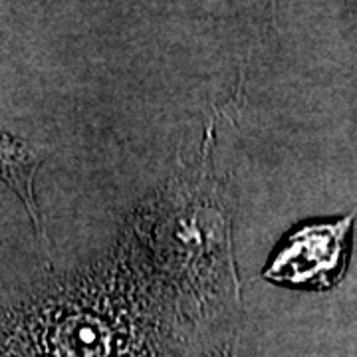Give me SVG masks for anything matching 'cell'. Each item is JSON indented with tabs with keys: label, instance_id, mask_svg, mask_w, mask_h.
<instances>
[{
	"label": "cell",
	"instance_id": "6da1fadb",
	"mask_svg": "<svg viewBox=\"0 0 357 357\" xmlns=\"http://www.w3.org/2000/svg\"><path fill=\"white\" fill-rule=\"evenodd\" d=\"M0 357H178L105 264L0 307Z\"/></svg>",
	"mask_w": 357,
	"mask_h": 357
},
{
	"label": "cell",
	"instance_id": "7a4b0ae2",
	"mask_svg": "<svg viewBox=\"0 0 357 357\" xmlns=\"http://www.w3.org/2000/svg\"><path fill=\"white\" fill-rule=\"evenodd\" d=\"M357 206L347 217L306 222L284 236L262 276L298 290H328L344 276Z\"/></svg>",
	"mask_w": 357,
	"mask_h": 357
},
{
	"label": "cell",
	"instance_id": "3957f363",
	"mask_svg": "<svg viewBox=\"0 0 357 357\" xmlns=\"http://www.w3.org/2000/svg\"><path fill=\"white\" fill-rule=\"evenodd\" d=\"M46 155V147L20 139L6 131H0V181L22 201L26 213L32 220L34 232L44 255L50 258V241L40 215L34 181L38 173L42 159Z\"/></svg>",
	"mask_w": 357,
	"mask_h": 357
}]
</instances>
